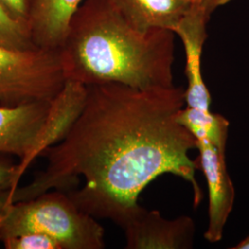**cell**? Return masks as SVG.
I'll list each match as a JSON object with an SVG mask.
<instances>
[{"instance_id": "9", "label": "cell", "mask_w": 249, "mask_h": 249, "mask_svg": "<svg viewBox=\"0 0 249 249\" xmlns=\"http://www.w3.org/2000/svg\"><path fill=\"white\" fill-rule=\"evenodd\" d=\"M82 0H34L29 28L36 47L58 51Z\"/></svg>"}, {"instance_id": "14", "label": "cell", "mask_w": 249, "mask_h": 249, "mask_svg": "<svg viewBox=\"0 0 249 249\" xmlns=\"http://www.w3.org/2000/svg\"><path fill=\"white\" fill-rule=\"evenodd\" d=\"M20 178L18 162L0 154V194L17 188Z\"/></svg>"}, {"instance_id": "2", "label": "cell", "mask_w": 249, "mask_h": 249, "mask_svg": "<svg viewBox=\"0 0 249 249\" xmlns=\"http://www.w3.org/2000/svg\"><path fill=\"white\" fill-rule=\"evenodd\" d=\"M175 36L170 30L137 29L111 0H86L58 50L65 78L86 86L116 82L139 89L173 87Z\"/></svg>"}, {"instance_id": "5", "label": "cell", "mask_w": 249, "mask_h": 249, "mask_svg": "<svg viewBox=\"0 0 249 249\" xmlns=\"http://www.w3.org/2000/svg\"><path fill=\"white\" fill-rule=\"evenodd\" d=\"M51 105L52 101L35 102L19 107L0 106V154L18 157L21 177L39 157Z\"/></svg>"}, {"instance_id": "15", "label": "cell", "mask_w": 249, "mask_h": 249, "mask_svg": "<svg viewBox=\"0 0 249 249\" xmlns=\"http://www.w3.org/2000/svg\"><path fill=\"white\" fill-rule=\"evenodd\" d=\"M0 3L13 18L29 28L34 0H0Z\"/></svg>"}, {"instance_id": "16", "label": "cell", "mask_w": 249, "mask_h": 249, "mask_svg": "<svg viewBox=\"0 0 249 249\" xmlns=\"http://www.w3.org/2000/svg\"><path fill=\"white\" fill-rule=\"evenodd\" d=\"M203 1L209 6L210 9L214 11L218 8L230 3L232 0H203Z\"/></svg>"}, {"instance_id": "6", "label": "cell", "mask_w": 249, "mask_h": 249, "mask_svg": "<svg viewBox=\"0 0 249 249\" xmlns=\"http://www.w3.org/2000/svg\"><path fill=\"white\" fill-rule=\"evenodd\" d=\"M121 228L127 249H189L195 239V223L188 216L164 219L158 211L140 206Z\"/></svg>"}, {"instance_id": "10", "label": "cell", "mask_w": 249, "mask_h": 249, "mask_svg": "<svg viewBox=\"0 0 249 249\" xmlns=\"http://www.w3.org/2000/svg\"><path fill=\"white\" fill-rule=\"evenodd\" d=\"M111 1L122 16L131 25L141 31L148 32L155 29H164L175 32L180 20L196 0Z\"/></svg>"}, {"instance_id": "18", "label": "cell", "mask_w": 249, "mask_h": 249, "mask_svg": "<svg viewBox=\"0 0 249 249\" xmlns=\"http://www.w3.org/2000/svg\"><path fill=\"white\" fill-rule=\"evenodd\" d=\"M231 249H249V235L241 240L234 247H231Z\"/></svg>"}, {"instance_id": "19", "label": "cell", "mask_w": 249, "mask_h": 249, "mask_svg": "<svg viewBox=\"0 0 249 249\" xmlns=\"http://www.w3.org/2000/svg\"><path fill=\"white\" fill-rule=\"evenodd\" d=\"M1 223H2V212L0 213V226H1Z\"/></svg>"}, {"instance_id": "7", "label": "cell", "mask_w": 249, "mask_h": 249, "mask_svg": "<svg viewBox=\"0 0 249 249\" xmlns=\"http://www.w3.org/2000/svg\"><path fill=\"white\" fill-rule=\"evenodd\" d=\"M213 12L203 1L196 0L174 32L181 39L186 53L185 72L188 83L185 92L186 105L204 111H210L212 97L203 80L201 56Z\"/></svg>"}, {"instance_id": "13", "label": "cell", "mask_w": 249, "mask_h": 249, "mask_svg": "<svg viewBox=\"0 0 249 249\" xmlns=\"http://www.w3.org/2000/svg\"><path fill=\"white\" fill-rule=\"evenodd\" d=\"M2 242L6 249H62L53 237L41 232H26Z\"/></svg>"}, {"instance_id": "8", "label": "cell", "mask_w": 249, "mask_h": 249, "mask_svg": "<svg viewBox=\"0 0 249 249\" xmlns=\"http://www.w3.org/2000/svg\"><path fill=\"white\" fill-rule=\"evenodd\" d=\"M198 167L204 174L209 190L208 227L205 239L218 243L223 239V231L231 214L235 191L228 174L225 151L220 150L206 140H196Z\"/></svg>"}, {"instance_id": "11", "label": "cell", "mask_w": 249, "mask_h": 249, "mask_svg": "<svg viewBox=\"0 0 249 249\" xmlns=\"http://www.w3.org/2000/svg\"><path fill=\"white\" fill-rule=\"evenodd\" d=\"M178 121L196 140H206L220 150L225 151L230 122L220 114H213L193 107H184L178 114Z\"/></svg>"}, {"instance_id": "4", "label": "cell", "mask_w": 249, "mask_h": 249, "mask_svg": "<svg viewBox=\"0 0 249 249\" xmlns=\"http://www.w3.org/2000/svg\"><path fill=\"white\" fill-rule=\"evenodd\" d=\"M66 80L58 51H18L0 45V106L53 101Z\"/></svg>"}, {"instance_id": "1", "label": "cell", "mask_w": 249, "mask_h": 249, "mask_svg": "<svg viewBox=\"0 0 249 249\" xmlns=\"http://www.w3.org/2000/svg\"><path fill=\"white\" fill-rule=\"evenodd\" d=\"M182 87L139 89L122 83L87 85L80 116L60 142L40 156L45 169L11 191V202L50 190L68 193L82 212L122 226L151 182L171 174L193 188L194 206L203 199L196 180L198 161L189 156L196 138L178 121L186 106Z\"/></svg>"}, {"instance_id": "17", "label": "cell", "mask_w": 249, "mask_h": 249, "mask_svg": "<svg viewBox=\"0 0 249 249\" xmlns=\"http://www.w3.org/2000/svg\"><path fill=\"white\" fill-rule=\"evenodd\" d=\"M10 195H11V190L0 194V213L6 208V206L11 202Z\"/></svg>"}, {"instance_id": "12", "label": "cell", "mask_w": 249, "mask_h": 249, "mask_svg": "<svg viewBox=\"0 0 249 249\" xmlns=\"http://www.w3.org/2000/svg\"><path fill=\"white\" fill-rule=\"evenodd\" d=\"M0 45L13 50L29 51L36 47L30 29L13 18L0 3Z\"/></svg>"}, {"instance_id": "3", "label": "cell", "mask_w": 249, "mask_h": 249, "mask_svg": "<svg viewBox=\"0 0 249 249\" xmlns=\"http://www.w3.org/2000/svg\"><path fill=\"white\" fill-rule=\"evenodd\" d=\"M26 232L45 233L62 249H103L105 229L68 195L53 190L35 198L10 202L2 211L0 240Z\"/></svg>"}]
</instances>
